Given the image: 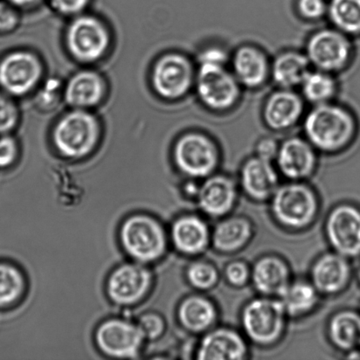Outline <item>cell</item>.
Here are the masks:
<instances>
[{"label":"cell","mask_w":360,"mask_h":360,"mask_svg":"<svg viewBox=\"0 0 360 360\" xmlns=\"http://www.w3.org/2000/svg\"><path fill=\"white\" fill-rule=\"evenodd\" d=\"M268 202L276 224L291 232L311 227L321 210L319 193L305 181L281 184Z\"/></svg>","instance_id":"1"},{"label":"cell","mask_w":360,"mask_h":360,"mask_svg":"<svg viewBox=\"0 0 360 360\" xmlns=\"http://www.w3.org/2000/svg\"><path fill=\"white\" fill-rule=\"evenodd\" d=\"M288 317L278 298L259 295L250 300L240 313L241 331L250 345L270 348L283 340Z\"/></svg>","instance_id":"2"},{"label":"cell","mask_w":360,"mask_h":360,"mask_svg":"<svg viewBox=\"0 0 360 360\" xmlns=\"http://www.w3.org/2000/svg\"><path fill=\"white\" fill-rule=\"evenodd\" d=\"M101 137V126L89 110L72 109L56 123L52 143L56 151L69 160L86 158L96 149Z\"/></svg>","instance_id":"3"},{"label":"cell","mask_w":360,"mask_h":360,"mask_svg":"<svg viewBox=\"0 0 360 360\" xmlns=\"http://www.w3.org/2000/svg\"><path fill=\"white\" fill-rule=\"evenodd\" d=\"M354 119L347 111L329 103L316 105L306 116L304 132L315 149L331 153L343 149L354 136Z\"/></svg>","instance_id":"4"},{"label":"cell","mask_w":360,"mask_h":360,"mask_svg":"<svg viewBox=\"0 0 360 360\" xmlns=\"http://www.w3.org/2000/svg\"><path fill=\"white\" fill-rule=\"evenodd\" d=\"M112 37L107 25L96 16L82 13L73 17L65 32V44L77 61L91 63L103 58Z\"/></svg>","instance_id":"5"},{"label":"cell","mask_w":360,"mask_h":360,"mask_svg":"<svg viewBox=\"0 0 360 360\" xmlns=\"http://www.w3.org/2000/svg\"><path fill=\"white\" fill-rule=\"evenodd\" d=\"M121 241L126 252L139 263L160 259L167 248L164 228L155 219L143 214L125 221L121 229Z\"/></svg>","instance_id":"6"},{"label":"cell","mask_w":360,"mask_h":360,"mask_svg":"<svg viewBox=\"0 0 360 360\" xmlns=\"http://www.w3.org/2000/svg\"><path fill=\"white\" fill-rule=\"evenodd\" d=\"M174 160L187 178L202 180L213 175L220 165V153L213 141L204 134L186 133L175 143Z\"/></svg>","instance_id":"7"},{"label":"cell","mask_w":360,"mask_h":360,"mask_svg":"<svg viewBox=\"0 0 360 360\" xmlns=\"http://www.w3.org/2000/svg\"><path fill=\"white\" fill-rule=\"evenodd\" d=\"M44 65L35 53L20 49L0 60V89L11 97H22L42 81Z\"/></svg>","instance_id":"8"},{"label":"cell","mask_w":360,"mask_h":360,"mask_svg":"<svg viewBox=\"0 0 360 360\" xmlns=\"http://www.w3.org/2000/svg\"><path fill=\"white\" fill-rule=\"evenodd\" d=\"M324 236L330 250L347 257L360 256V208L343 202L331 208L324 221Z\"/></svg>","instance_id":"9"},{"label":"cell","mask_w":360,"mask_h":360,"mask_svg":"<svg viewBox=\"0 0 360 360\" xmlns=\"http://www.w3.org/2000/svg\"><path fill=\"white\" fill-rule=\"evenodd\" d=\"M195 84L200 101L212 110H227L238 101L240 84L225 65L200 63Z\"/></svg>","instance_id":"10"},{"label":"cell","mask_w":360,"mask_h":360,"mask_svg":"<svg viewBox=\"0 0 360 360\" xmlns=\"http://www.w3.org/2000/svg\"><path fill=\"white\" fill-rule=\"evenodd\" d=\"M195 81L192 63L179 53H168L155 63L151 84L158 96L165 101H177L186 96Z\"/></svg>","instance_id":"11"},{"label":"cell","mask_w":360,"mask_h":360,"mask_svg":"<svg viewBox=\"0 0 360 360\" xmlns=\"http://www.w3.org/2000/svg\"><path fill=\"white\" fill-rule=\"evenodd\" d=\"M239 193L238 183L231 176L214 174L201 180L195 200L201 214L219 220L233 213Z\"/></svg>","instance_id":"12"},{"label":"cell","mask_w":360,"mask_h":360,"mask_svg":"<svg viewBox=\"0 0 360 360\" xmlns=\"http://www.w3.org/2000/svg\"><path fill=\"white\" fill-rule=\"evenodd\" d=\"M350 52V44L341 31L323 30L309 39L306 56L317 70L331 73L347 65Z\"/></svg>","instance_id":"13"},{"label":"cell","mask_w":360,"mask_h":360,"mask_svg":"<svg viewBox=\"0 0 360 360\" xmlns=\"http://www.w3.org/2000/svg\"><path fill=\"white\" fill-rule=\"evenodd\" d=\"M250 345L242 331L217 326L201 335L195 357L199 360H245L250 354Z\"/></svg>","instance_id":"14"},{"label":"cell","mask_w":360,"mask_h":360,"mask_svg":"<svg viewBox=\"0 0 360 360\" xmlns=\"http://www.w3.org/2000/svg\"><path fill=\"white\" fill-rule=\"evenodd\" d=\"M351 259L333 250L321 254L311 264L309 280L322 297L344 292L352 281Z\"/></svg>","instance_id":"15"},{"label":"cell","mask_w":360,"mask_h":360,"mask_svg":"<svg viewBox=\"0 0 360 360\" xmlns=\"http://www.w3.org/2000/svg\"><path fill=\"white\" fill-rule=\"evenodd\" d=\"M238 183L249 200L268 202L281 185L280 174L273 162L254 156L242 165Z\"/></svg>","instance_id":"16"},{"label":"cell","mask_w":360,"mask_h":360,"mask_svg":"<svg viewBox=\"0 0 360 360\" xmlns=\"http://www.w3.org/2000/svg\"><path fill=\"white\" fill-rule=\"evenodd\" d=\"M144 337L139 326L123 320H109L96 333L98 347L115 358H134L139 354Z\"/></svg>","instance_id":"17"},{"label":"cell","mask_w":360,"mask_h":360,"mask_svg":"<svg viewBox=\"0 0 360 360\" xmlns=\"http://www.w3.org/2000/svg\"><path fill=\"white\" fill-rule=\"evenodd\" d=\"M276 168L288 181H306L316 172L317 158L315 148L300 137L285 140L278 147Z\"/></svg>","instance_id":"18"},{"label":"cell","mask_w":360,"mask_h":360,"mask_svg":"<svg viewBox=\"0 0 360 360\" xmlns=\"http://www.w3.org/2000/svg\"><path fill=\"white\" fill-rule=\"evenodd\" d=\"M151 274L140 264H126L114 271L108 278V292L119 305L139 302L149 291Z\"/></svg>","instance_id":"19"},{"label":"cell","mask_w":360,"mask_h":360,"mask_svg":"<svg viewBox=\"0 0 360 360\" xmlns=\"http://www.w3.org/2000/svg\"><path fill=\"white\" fill-rule=\"evenodd\" d=\"M212 228L202 214H186L174 221L172 242L183 255L197 257L211 248Z\"/></svg>","instance_id":"20"},{"label":"cell","mask_w":360,"mask_h":360,"mask_svg":"<svg viewBox=\"0 0 360 360\" xmlns=\"http://www.w3.org/2000/svg\"><path fill=\"white\" fill-rule=\"evenodd\" d=\"M255 236V226L243 215L229 214L212 228L211 248L221 255H233L246 248Z\"/></svg>","instance_id":"21"},{"label":"cell","mask_w":360,"mask_h":360,"mask_svg":"<svg viewBox=\"0 0 360 360\" xmlns=\"http://www.w3.org/2000/svg\"><path fill=\"white\" fill-rule=\"evenodd\" d=\"M292 278L288 261L276 254L261 256L252 266L250 284L259 295L278 298Z\"/></svg>","instance_id":"22"},{"label":"cell","mask_w":360,"mask_h":360,"mask_svg":"<svg viewBox=\"0 0 360 360\" xmlns=\"http://www.w3.org/2000/svg\"><path fill=\"white\" fill-rule=\"evenodd\" d=\"M105 94L107 83L96 70H80L63 86V100L72 109L89 110L100 105Z\"/></svg>","instance_id":"23"},{"label":"cell","mask_w":360,"mask_h":360,"mask_svg":"<svg viewBox=\"0 0 360 360\" xmlns=\"http://www.w3.org/2000/svg\"><path fill=\"white\" fill-rule=\"evenodd\" d=\"M178 317L184 329L201 336L217 326L219 309L215 302L200 292L183 300L179 307Z\"/></svg>","instance_id":"24"},{"label":"cell","mask_w":360,"mask_h":360,"mask_svg":"<svg viewBox=\"0 0 360 360\" xmlns=\"http://www.w3.org/2000/svg\"><path fill=\"white\" fill-rule=\"evenodd\" d=\"M302 98L291 89L274 91L267 98L264 108V119L266 125L274 130L291 128L302 117Z\"/></svg>","instance_id":"25"},{"label":"cell","mask_w":360,"mask_h":360,"mask_svg":"<svg viewBox=\"0 0 360 360\" xmlns=\"http://www.w3.org/2000/svg\"><path fill=\"white\" fill-rule=\"evenodd\" d=\"M327 337L331 347L354 355L360 352V313L352 309L338 310L327 324Z\"/></svg>","instance_id":"26"},{"label":"cell","mask_w":360,"mask_h":360,"mask_svg":"<svg viewBox=\"0 0 360 360\" xmlns=\"http://www.w3.org/2000/svg\"><path fill=\"white\" fill-rule=\"evenodd\" d=\"M233 75L240 84L256 88L266 82L271 72L266 56L253 46H243L232 58Z\"/></svg>","instance_id":"27"},{"label":"cell","mask_w":360,"mask_h":360,"mask_svg":"<svg viewBox=\"0 0 360 360\" xmlns=\"http://www.w3.org/2000/svg\"><path fill=\"white\" fill-rule=\"evenodd\" d=\"M289 319H299L316 311L322 299L309 278H292L278 296Z\"/></svg>","instance_id":"28"},{"label":"cell","mask_w":360,"mask_h":360,"mask_svg":"<svg viewBox=\"0 0 360 360\" xmlns=\"http://www.w3.org/2000/svg\"><path fill=\"white\" fill-rule=\"evenodd\" d=\"M310 63L306 55L295 51L282 53L271 67L274 82L283 89L301 86L309 70Z\"/></svg>","instance_id":"29"},{"label":"cell","mask_w":360,"mask_h":360,"mask_svg":"<svg viewBox=\"0 0 360 360\" xmlns=\"http://www.w3.org/2000/svg\"><path fill=\"white\" fill-rule=\"evenodd\" d=\"M327 13L338 30L359 33L360 0H330Z\"/></svg>","instance_id":"30"},{"label":"cell","mask_w":360,"mask_h":360,"mask_svg":"<svg viewBox=\"0 0 360 360\" xmlns=\"http://www.w3.org/2000/svg\"><path fill=\"white\" fill-rule=\"evenodd\" d=\"M301 86L303 96L316 105L329 103L336 91V83L330 73L319 70L307 74Z\"/></svg>","instance_id":"31"},{"label":"cell","mask_w":360,"mask_h":360,"mask_svg":"<svg viewBox=\"0 0 360 360\" xmlns=\"http://www.w3.org/2000/svg\"><path fill=\"white\" fill-rule=\"evenodd\" d=\"M25 290V278L13 264L0 262V309L14 304Z\"/></svg>","instance_id":"32"},{"label":"cell","mask_w":360,"mask_h":360,"mask_svg":"<svg viewBox=\"0 0 360 360\" xmlns=\"http://www.w3.org/2000/svg\"><path fill=\"white\" fill-rule=\"evenodd\" d=\"M186 280L191 287L200 292L213 290L220 282L218 268L211 261L197 259L190 263L186 271Z\"/></svg>","instance_id":"33"},{"label":"cell","mask_w":360,"mask_h":360,"mask_svg":"<svg viewBox=\"0 0 360 360\" xmlns=\"http://www.w3.org/2000/svg\"><path fill=\"white\" fill-rule=\"evenodd\" d=\"M226 282L234 288H243L250 284L252 266L242 259H234L226 264L224 270Z\"/></svg>","instance_id":"34"},{"label":"cell","mask_w":360,"mask_h":360,"mask_svg":"<svg viewBox=\"0 0 360 360\" xmlns=\"http://www.w3.org/2000/svg\"><path fill=\"white\" fill-rule=\"evenodd\" d=\"M19 120L20 112L15 102L10 95L0 90V136L12 132Z\"/></svg>","instance_id":"35"},{"label":"cell","mask_w":360,"mask_h":360,"mask_svg":"<svg viewBox=\"0 0 360 360\" xmlns=\"http://www.w3.org/2000/svg\"><path fill=\"white\" fill-rule=\"evenodd\" d=\"M19 155V144L10 134L0 136V169H6L14 164Z\"/></svg>","instance_id":"36"},{"label":"cell","mask_w":360,"mask_h":360,"mask_svg":"<svg viewBox=\"0 0 360 360\" xmlns=\"http://www.w3.org/2000/svg\"><path fill=\"white\" fill-rule=\"evenodd\" d=\"M60 96L63 98V86L58 79L49 80L39 94L38 103L42 108H51L58 105Z\"/></svg>","instance_id":"37"},{"label":"cell","mask_w":360,"mask_h":360,"mask_svg":"<svg viewBox=\"0 0 360 360\" xmlns=\"http://www.w3.org/2000/svg\"><path fill=\"white\" fill-rule=\"evenodd\" d=\"M53 9L62 15L75 17L84 13L93 0H49Z\"/></svg>","instance_id":"38"},{"label":"cell","mask_w":360,"mask_h":360,"mask_svg":"<svg viewBox=\"0 0 360 360\" xmlns=\"http://www.w3.org/2000/svg\"><path fill=\"white\" fill-rule=\"evenodd\" d=\"M137 326L142 331L144 338H149V340H156L160 338L165 330L164 320L155 314L143 315L139 319Z\"/></svg>","instance_id":"39"},{"label":"cell","mask_w":360,"mask_h":360,"mask_svg":"<svg viewBox=\"0 0 360 360\" xmlns=\"http://www.w3.org/2000/svg\"><path fill=\"white\" fill-rule=\"evenodd\" d=\"M17 10L6 0L0 1V34L9 33L18 27L20 16Z\"/></svg>","instance_id":"40"},{"label":"cell","mask_w":360,"mask_h":360,"mask_svg":"<svg viewBox=\"0 0 360 360\" xmlns=\"http://www.w3.org/2000/svg\"><path fill=\"white\" fill-rule=\"evenodd\" d=\"M300 14L307 20H319L327 13L328 5L324 0H298Z\"/></svg>","instance_id":"41"},{"label":"cell","mask_w":360,"mask_h":360,"mask_svg":"<svg viewBox=\"0 0 360 360\" xmlns=\"http://www.w3.org/2000/svg\"><path fill=\"white\" fill-rule=\"evenodd\" d=\"M278 147L276 141L271 137L262 139L256 146L255 156L273 162L276 158Z\"/></svg>","instance_id":"42"},{"label":"cell","mask_w":360,"mask_h":360,"mask_svg":"<svg viewBox=\"0 0 360 360\" xmlns=\"http://www.w3.org/2000/svg\"><path fill=\"white\" fill-rule=\"evenodd\" d=\"M227 54L219 48L205 49L199 58V63H211V65H225Z\"/></svg>","instance_id":"43"},{"label":"cell","mask_w":360,"mask_h":360,"mask_svg":"<svg viewBox=\"0 0 360 360\" xmlns=\"http://www.w3.org/2000/svg\"><path fill=\"white\" fill-rule=\"evenodd\" d=\"M16 9H30L40 5L44 0H6Z\"/></svg>","instance_id":"44"},{"label":"cell","mask_w":360,"mask_h":360,"mask_svg":"<svg viewBox=\"0 0 360 360\" xmlns=\"http://www.w3.org/2000/svg\"><path fill=\"white\" fill-rule=\"evenodd\" d=\"M357 278H358L359 283L360 285V266H359V270H358Z\"/></svg>","instance_id":"45"}]
</instances>
